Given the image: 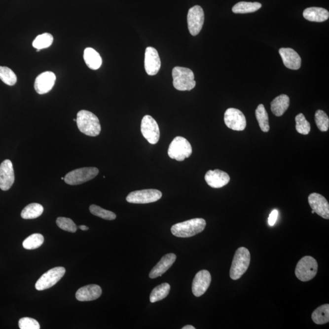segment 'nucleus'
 Instances as JSON below:
<instances>
[{
    "label": "nucleus",
    "mask_w": 329,
    "mask_h": 329,
    "mask_svg": "<svg viewBox=\"0 0 329 329\" xmlns=\"http://www.w3.org/2000/svg\"><path fill=\"white\" fill-rule=\"evenodd\" d=\"M76 123L79 130L88 136L97 137L102 130L99 119L90 111L80 110L77 114Z\"/></svg>",
    "instance_id": "f257e3e1"
},
{
    "label": "nucleus",
    "mask_w": 329,
    "mask_h": 329,
    "mask_svg": "<svg viewBox=\"0 0 329 329\" xmlns=\"http://www.w3.org/2000/svg\"><path fill=\"white\" fill-rule=\"evenodd\" d=\"M206 226L205 219H193L173 225L171 231L176 237L188 238L203 232Z\"/></svg>",
    "instance_id": "f03ea898"
},
{
    "label": "nucleus",
    "mask_w": 329,
    "mask_h": 329,
    "mask_svg": "<svg viewBox=\"0 0 329 329\" xmlns=\"http://www.w3.org/2000/svg\"><path fill=\"white\" fill-rule=\"evenodd\" d=\"M173 86L180 91H190L196 86L195 75L190 69L176 67L173 69Z\"/></svg>",
    "instance_id": "7ed1b4c3"
},
{
    "label": "nucleus",
    "mask_w": 329,
    "mask_h": 329,
    "mask_svg": "<svg viewBox=\"0 0 329 329\" xmlns=\"http://www.w3.org/2000/svg\"><path fill=\"white\" fill-rule=\"evenodd\" d=\"M251 261V254L247 248L237 249L233 258L230 270V277L232 280H238L247 272Z\"/></svg>",
    "instance_id": "20e7f679"
},
{
    "label": "nucleus",
    "mask_w": 329,
    "mask_h": 329,
    "mask_svg": "<svg viewBox=\"0 0 329 329\" xmlns=\"http://www.w3.org/2000/svg\"><path fill=\"white\" fill-rule=\"evenodd\" d=\"M318 267L317 261L314 258L311 256H305L297 263L295 274L300 281H309L317 275Z\"/></svg>",
    "instance_id": "39448f33"
},
{
    "label": "nucleus",
    "mask_w": 329,
    "mask_h": 329,
    "mask_svg": "<svg viewBox=\"0 0 329 329\" xmlns=\"http://www.w3.org/2000/svg\"><path fill=\"white\" fill-rule=\"evenodd\" d=\"M168 154L171 159L183 161L192 154V147L184 137H176L170 145Z\"/></svg>",
    "instance_id": "423d86ee"
},
{
    "label": "nucleus",
    "mask_w": 329,
    "mask_h": 329,
    "mask_svg": "<svg viewBox=\"0 0 329 329\" xmlns=\"http://www.w3.org/2000/svg\"><path fill=\"white\" fill-rule=\"evenodd\" d=\"M98 173L99 170L95 167L78 168L67 173L64 178V181L69 185H80L93 180L98 175Z\"/></svg>",
    "instance_id": "0eeeda50"
},
{
    "label": "nucleus",
    "mask_w": 329,
    "mask_h": 329,
    "mask_svg": "<svg viewBox=\"0 0 329 329\" xmlns=\"http://www.w3.org/2000/svg\"><path fill=\"white\" fill-rule=\"evenodd\" d=\"M65 273L66 269L64 267H56L50 269L44 273L36 282V290L42 291L51 288L63 278Z\"/></svg>",
    "instance_id": "6e6552de"
},
{
    "label": "nucleus",
    "mask_w": 329,
    "mask_h": 329,
    "mask_svg": "<svg viewBox=\"0 0 329 329\" xmlns=\"http://www.w3.org/2000/svg\"><path fill=\"white\" fill-rule=\"evenodd\" d=\"M161 191L155 189L133 191L126 197V201L133 204H148L154 203L162 198Z\"/></svg>",
    "instance_id": "1a4fd4ad"
},
{
    "label": "nucleus",
    "mask_w": 329,
    "mask_h": 329,
    "mask_svg": "<svg viewBox=\"0 0 329 329\" xmlns=\"http://www.w3.org/2000/svg\"><path fill=\"white\" fill-rule=\"evenodd\" d=\"M141 132L149 144L155 145L159 142L160 129L157 121L151 116L145 115L141 123Z\"/></svg>",
    "instance_id": "9d476101"
},
{
    "label": "nucleus",
    "mask_w": 329,
    "mask_h": 329,
    "mask_svg": "<svg viewBox=\"0 0 329 329\" xmlns=\"http://www.w3.org/2000/svg\"><path fill=\"white\" fill-rule=\"evenodd\" d=\"M224 120L227 128L234 131H242L247 126L244 114L237 109H228L224 113Z\"/></svg>",
    "instance_id": "9b49d317"
},
{
    "label": "nucleus",
    "mask_w": 329,
    "mask_h": 329,
    "mask_svg": "<svg viewBox=\"0 0 329 329\" xmlns=\"http://www.w3.org/2000/svg\"><path fill=\"white\" fill-rule=\"evenodd\" d=\"M204 22V13L200 6H195L188 10L187 23L189 32L191 35H198L203 28Z\"/></svg>",
    "instance_id": "f8f14e48"
},
{
    "label": "nucleus",
    "mask_w": 329,
    "mask_h": 329,
    "mask_svg": "<svg viewBox=\"0 0 329 329\" xmlns=\"http://www.w3.org/2000/svg\"><path fill=\"white\" fill-rule=\"evenodd\" d=\"M160 67L161 61L156 49L151 46L146 48L145 54V69L146 73L154 76L159 72Z\"/></svg>",
    "instance_id": "ddd939ff"
},
{
    "label": "nucleus",
    "mask_w": 329,
    "mask_h": 329,
    "mask_svg": "<svg viewBox=\"0 0 329 329\" xmlns=\"http://www.w3.org/2000/svg\"><path fill=\"white\" fill-rule=\"evenodd\" d=\"M312 211L326 219H329V204L327 199L319 193H311L308 198Z\"/></svg>",
    "instance_id": "4468645a"
},
{
    "label": "nucleus",
    "mask_w": 329,
    "mask_h": 329,
    "mask_svg": "<svg viewBox=\"0 0 329 329\" xmlns=\"http://www.w3.org/2000/svg\"><path fill=\"white\" fill-rule=\"evenodd\" d=\"M212 277L207 270H201L196 274L192 284L193 294L196 297H200L206 292L211 285Z\"/></svg>",
    "instance_id": "2eb2a0df"
},
{
    "label": "nucleus",
    "mask_w": 329,
    "mask_h": 329,
    "mask_svg": "<svg viewBox=\"0 0 329 329\" xmlns=\"http://www.w3.org/2000/svg\"><path fill=\"white\" fill-rule=\"evenodd\" d=\"M14 181L15 175L12 163L10 160H5L0 165V188L3 191L9 190Z\"/></svg>",
    "instance_id": "dca6fc26"
},
{
    "label": "nucleus",
    "mask_w": 329,
    "mask_h": 329,
    "mask_svg": "<svg viewBox=\"0 0 329 329\" xmlns=\"http://www.w3.org/2000/svg\"><path fill=\"white\" fill-rule=\"evenodd\" d=\"M56 76L54 73L46 72L42 73L36 77L35 82V89L40 95L45 94L53 89L55 84Z\"/></svg>",
    "instance_id": "f3484780"
},
{
    "label": "nucleus",
    "mask_w": 329,
    "mask_h": 329,
    "mask_svg": "<svg viewBox=\"0 0 329 329\" xmlns=\"http://www.w3.org/2000/svg\"><path fill=\"white\" fill-rule=\"evenodd\" d=\"M230 176L227 173L220 170H209L205 175L207 184L212 188L223 187L230 182Z\"/></svg>",
    "instance_id": "a211bd4d"
},
{
    "label": "nucleus",
    "mask_w": 329,
    "mask_h": 329,
    "mask_svg": "<svg viewBox=\"0 0 329 329\" xmlns=\"http://www.w3.org/2000/svg\"><path fill=\"white\" fill-rule=\"evenodd\" d=\"M279 52L287 68L294 71L300 69L301 66V58L293 49L282 48L280 49Z\"/></svg>",
    "instance_id": "6ab92c4d"
},
{
    "label": "nucleus",
    "mask_w": 329,
    "mask_h": 329,
    "mask_svg": "<svg viewBox=\"0 0 329 329\" xmlns=\"http://www.w3.org/2000/svg\"><path fill=\"white\" fill-rule=\"evenodd\" d=\"M102 294V288L98 285L92 284L83 287L76 292V298L79 301H91L99 298Z\"/></svg>",
    "instance_id": "aec40b11"
},
{
    "label": "nucleus",
    "mask_w": 329,
    "mask_h": 329,
    "mask_svg": "<svg viewBox=\"0 0 329 329\" xmlns=\"http://www.w3.org/2000/svg\"><path fill=\"white\" fill-rule=\"evenodd\" d=\"M176 256L175 254H167L161 258L156 265L152 269L149 276L151 279H155L161 276L166 271L168 270L175 263Z\"/></svg>",
    "instance_id": "412c9836"
},
{
    "label": "nucleus",
    "mask_w": 329,
    "mask_h": 329,
    "mask_svg": "<svg viewBox=\"0 0 329 329\" xmlns=\"http://www.w3.org/2000/svg\"><path fill=\"white\" fill-rule=\"evenodd\" d=\"M303 16L313 22H323L329 19V12L322 7H312L304 10Z\"/></svg>",
    "instance_id": "4be33fe9"
},
{
    "label": "nucleus",
    "mask_w": 329,
    "mask_h": 329,
    "mask_svg": "<svg viewBox=\"0 0 329 329\" xmlns=\"http://www.w3.org/2000/svg\"><path fill=\"white\" fill-rule=\"evenodd\" d=\"M290 106V98L287 95L282 94L278 96L272 101L271 110L274 115L281 116L288 110Z\"/></svg>",
    "instance_id": "5701e85b"
},
{
    "label": "nucleus",
    "mask_w": 329,
    "mask_h": 329,
    "mask_svg": "<svg viewBox=\"0 0 329 329\" xmlns=\"http://www.w3.org/2000/svg\"><path fill=\"white\" fill-rule=\"evenodd\" d=\"M84 59L88 67L93 71L99 69L102 66V57L97 51L92 48L85 49Z\"/></svg>",
    "instance_id": "b1692460"
},
{
    "label": "nucleus",
    "mask_w": 329,
    "mask_h": 329,
    "mask_svg": "<svg viewBox=\"0 0 329 329\" xmlns=\"http://www.w3.org/2000/svg\"><path fill=\"white\" fill-rule=\"evenodd\" d=\"M261 7L260 2L240 1L234 5L232 11L235 14H248L257 11Z\"/></svg>",
    "instance_id": "393cba45"
},
{
    "label": "nucleus",
    "mask_w": 329,
    "mask_h": 329,
    "mask_svg": "<svg viewBox=\"0 0 329 329\" xmlns=\"http://www.w3.org/2000/svg\"><path fill=\"white\" fill-rule=\"evenodd\" d=\"M43 212V207L40 204L31 203L26 206L21 213V217L25 219H37Z\"/></svg>",
    "instance_id": "a878e982"
},
{
    "label": "nucleus",
    "mask_w": 329,
    "mask_h": 329,
    "mask_svg": "<svg viewBox=\"0 0 329 329\" xmlns=\"http://www.w3.org/2000/svg\"><path fill=\"white\" fill-rule=\"evenodd\" d=\"M312 319L317 325H322L329 322V305L324 304L317 308L312 315Z\"/></svg>",
    "instance_id": "bb28decb"
},
{
    "label": "nucleus",
    "mask_w": 329,
    "mask_h": 329,
    "mask_svg": "<svg viewBox=\"0 0 329 329\" xmlns=\"http://www.w3.org/2000/svg\"><path fill=\"white\" fill-rule=\"evenodd\" d=\"M170 291V284L164 283L159 285L152 290L149 296L150 302L154 303L165 299L169 294Z\"/></svg>",
    "instance_id": "cd10ccee"
},
{
    "label": "nucleus",
    "mask_w": 329,
    "mask_h": 329,
    "mask_svg": "<svg viewBox=\"0 0 329 329\" xmlns=\"http://www.w3.org/2000/svg\"><path fill=\"white\" fill-rule=\"evenodd\" d=\"M256 116L257 118L259 126L264 133H268L269 131V118L267 112L263 105H259L256 110Z\"/></svg>",
    "instance_id": "c85d7f7f"
},
{
    "label": "nucleus",
    "mask_w": 329,
    "mask_h": 329,
    "mask_svg": "<svg viewBox=\"0 0 329 329\" xmlns=\"http://www.w3.org/2000/svg\"><path fill=\"white\" fill-rule=\"evenodd\" d=\"M44 242V237L40 234H34L23 241V247L26 250H36L41 247Z\"/></svg>",
    "instance_id": "c756f323"
},
{
    "label": "nucleus",
    "mask_w": 329,
    "mask_h": 329,
    "mask_svg": "<svg viewBox=\"0 0 329 329\" xmlns=\"http://www.w3.org/2000/svg\"><path fill=\"white\" fill-rule=\"evenodd\" d=\"M53 42V36L49 33H44L36 37L35 40L33 41V46L37 50H40L50 47Z\"/></svg>",
    "instance_id": "7c9ffc66"
},
{
    "label": "nucleus",
    "mask_w": 329,
    "mask_h": 329,
    "mask_svg": "<svg viewBox=\"0 0 329 329\" xmlns=\"http://www.w3.org/2000/svg\"><path fill=\"white\" fill-rule=\"evenodd\" d=\"M0 79L5 84L12 86L16 84L17 77L15 73L8 67L0 66Z\"/></svg>",
    "instance_id": "2f4dec72"
},
{
    "label": "nucleus",
    "mask_w": 329,
    "mask_h": 329,
    "mask_svg": "<svg viewBox=\"0 0 329 329\" xmlns=\"http://www.w3.org/2000/svg\"><path fill=\"white\" fill-rule=\"evenodd\" d=\"M90 213L93 216H97L106 220H114L116 219V216L113 212L104 209L100 206L92 204L89 207Z\"/></svg>",
    "instance_id": "473e14b6"
},
{
    "label": "nucleus",
    "mask_w": 329,
    "mask_h": 329,
    "mask_svg": "<svg viewBox=\"0 0 329 329\" xmlns=\"http://www.w3.org/2000/svg\"><path fill=\"white\" fill-rule=\"evenodd\" d=\"M296 121V129L297 133L303 135H308L310 133V124L305 118L304 114L299 113L295 118Z\"/></svg>",
    "instance_id": "72a5a7b5"
},
{
    "label": "nucleus",
    "mask_w": 329,
    "mask_h": 329,
    "mask_svg": "<svg viewBox=\"0 0 329 329\" xmlns=\"http://www.w3.org/2000/svg\"><path fill=\"white\" fill-rule=\"evenodd\" d=\"M315 120L318 128L321 132L328 131L329 128V118L327 114L322 110H318L315 113Z\"/></svg>",
    "instance_id": "f704fd0d"
},
{
    "label": "nucleus",
    "mask_w": 329,
    "mask_h": 329,
    "mask_svg": "<svg viewBox=\"0 0 329 329\" xmlns=\"http://www.w3.org/2000/svg\"><path fill=\"white\" fill-rule=\"evenodd\" d=\"M56 224L61 229L70 232H76L77 227L72 219L68 218L59 217L56 219Z\"/></svg>",
    "instance_id": "c9c22d12"
},
{
    "label": "nucleus",
    "mask_w": 329,
    "mask_h": 329,
    "mask_svg": "<svg viewBox=\"0 0 329 329\" xmlns=\"http://www.w3.org/2000/svg\"><path fill=\"white\" fill-rule=\"evenodd\" d=\"M19 328L21 329H39V323L33 318L25 317L21 318L19 322Z\"/></svg>",
    "instance_id": "e433bc0d"
},
{
    "label": "nucleus",
    "mask_w": 329,
    "mask_h": 329,
    "mask_svg": "<svg viewBox=\"0 0 329 329\" xmlns=\"http://www.w3.org/2000/svg\"><path fill=\"white\" fill-rule=\"evenodd\" d=\"M279 212L277 210H274L271 212L268 218V224L269 226H273L275 224L277 219H278Z\"/></svg>",
    "instance_id": "4c0bfd02"
},
{
    "label": "nucleus",
    "mask_w": 329,
    "mask_h": 329,
    "mask_svg": "<svg viewBox=\"0 0 329 329\" xmlns=\"http://www.w3.org/2000/svg\"><path fill=\"white\" fill-rule=\"evenodd\" d=\"M182 329H195V328L193 327L192 326L187 325L183 327Z\"/></svg>",
    "instance_id": "58836bf2"
},
{
    "label": "nucleus",
    "mask_w": 329,
    "mask_h": 329,
    "mask_svg": "<svg viewBox=\"0 0 329 329\" xmlns=\"http://www.w3.org/2000/svg\"><path fill=\"white\" fill-rule=\"evenodd\" d=\"M80 229H81L82 230H89V227H88L86 226H84V225H82V226H79Z\"/></svg>",
    "instance_id": "ea45409f"
},
{
    "label": "nucleus",
    "mask_w": 329,
    "mask_h": 329,
    "mask_svg": "<svg viewBox=\"0 0 329 329\" xmlns=\"http://www.w3.org/2000/svg\"><path fill=\"white\" fill-rule=\"evenodd\" d=\"M312 214H315V212L313 211H312Z\"/></svg>",
    "instance_id": "a19ab883"
},
{
    "label": "nucleus",
    "mask_w": 329,
    "mask_h": 329,
    "mask_svg": "<svg viewBox=\"0 0 329 329\" xmlns=\"http://www.w3.org/2000/svg\"><path fill=\"white\" fill-rule=\"evenodd\" d=\"M73 120H74V121H76V119L74 118Z\"/></svg>",
    "instance_id": "79ce46f5"
},
{
    "label": "nucleus",
    "mask_w": 329,
    "mask_h": 329,
    "mask_svg": "<svg viewBox=\"0 0 329 329\" xmlns=\"http://www.w3.org/2000/svg\"><path fill=\"white\" fill-rule=\"evenodd\" d=\"M61 179L62 180H64V178H62Z\"/></svg>",
    "instance_id": "37998d69"
}]
</instances>
